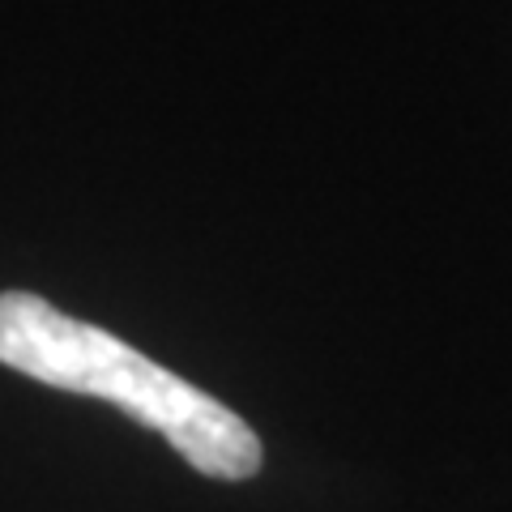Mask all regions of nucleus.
<instances>
[{
  "label": "nucleus",
  "mask_w": 512,
  "mask_h": 512,
  "mask_svg": "<svg viewBox=\"0 0 512 512\" xmlns=\"http://www.w3.org/2000/svg\"><path fill=\"white\" fill-rule=\"evenodd\" d=\"M0 363L52 389L120 406L205 478L239 483L265 461L256 431L214 393L30 291H0Z\"/></svg>",
  "instance_id": "1"
}]
</instances>
